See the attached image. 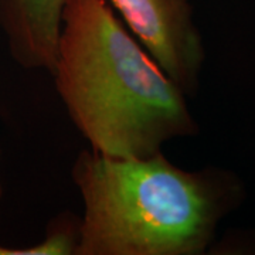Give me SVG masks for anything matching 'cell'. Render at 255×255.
Returning <instances> with one entry per match:
<instances>
[{
  "mask_svg": "<svg viewBox=\"0 0 255 255\" xmlns=\"http://www.w3.org/2000/svg\"><path fill=\"white\" fill-rule=\"evenodd\" d=\"M50 74L74 127L97 153L147 157L199 133L189 97L107 0H67Z\"/></svg>",
  "mask_w": 255,
  "mask_h": 255,
  "instance_id": "1",
  "label": "cell"
},
{
  "mask_svg": "<svg viewBox=\"0 0 255 255\" xmlns=\"http://www.w3.org/2000/svg\"><path fill=\"white\" fill-rule=\"evenodd\" d=\"M71 174L84 207L75 255H201L246 199L234 172L187 170L163 152L112 157L87 149Z\"/></svg>",
  "mask_w": 255,
  "mask_h": 255,
  "instance_id": "2",
  "label": "cell"
},
{
  "mask_svg": "<svg viewBox=\"0 0 255 255\" xmlns=\"http://www.w3.org/2000/svg\"><path fill=\"white\" fill-rule=\"evenodd\" d=\"M128 30L187 97L199 91L204 43L190 0H107Z\"/></svg>",
  "mask_w": 255,
  "mask_h": 255,
  "instance_id": "3",
  "label": "cell"
},
{
  "mask_svg": "<svg viewBox=\"0 0 255 255\" xmlns=\"http://www.w3.org/2000/svg\"><path fill=\"white\" fill-rule=\"evenodd\" d=\"M67 0H0V31L26 70L51 71Z\"/></svg>",
  "mask_w": 255,
  "mask_h": 255,
  "instance_id": "4",
  "label": "cell"
},
{
  "mask_svg": "<svg viewBox=\"0 0 255 255\" xmlns=\"http://www.w3.org/2000/svg\"><path fill=\"white\" fill-rule=\"evenodd\" d=\"M80 234V219L60 216L47 228L41 243L24 248L0 246V255H75Z\"/></svg>",
  "mask_w": 255,
  "mask_h": 255,
  "instance_id": "5",
  "label": "cell"
},
{
  "mask_svg": "<svg viewBox=\"0 0 255 255\" xmlns=\"http://www.w3.org/2000/svg\"><path fill=\"white\" fill-rule=\"evenodd\" d=\"M3 197V186H1V182H0V200Z\"/></svg>",
  "mask_w": 255,
  "mask_h": 255,
  "instance_id": "6",
  "label": "cell"
}]
</instances>
